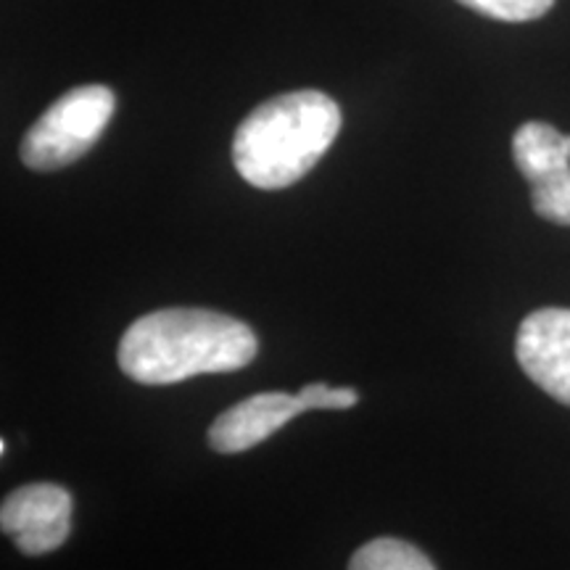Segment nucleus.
I'll list each match as a JSON object with an SVG mask.
<instances>
[{
  "instance_id": "20e7f679",
  "label": "nucleus",
  "mask_w": 570,
  "mask_h": 570,
  "mask_svg": "<svg viewBox=\"0 0 570 570\" xmlns=\"http://www.w3.org/2000/svg\"><path fill=\"white\" fill-rule=\"evenodd\" d=\"M512 159L531 185L541 219L570 227V135L547 122H525L512 135Z\"/></svg>"
},
{
  "instance_id": "7ed1b4c3",
  "label": "nucleus",
  "mask_w": 570,
  "mask_h": 570,
  "mask_svg": "<svg viewBox=\"0 0 570 570\" xmlns=\"http://www.w3.org/2000/svg\"><path fill=\"white\" fill-rule=\"evenodd\" d=\"M114 109L117 96L106 85H82L63 92L27 130L19 148L21 161L35 173L69 167L101 140Z\"/></svg>"
},
{
  "instance_id": "9d476101",
  "label": "nucleus",
  "mask_w": 570,
  "mask_h": 570,
  "mask_svg": "<svg viewBox=\"0 0 570 570\" xmlns=\"http://www.w3.org/2000/svg\"><path fill=\"white\" fill-rule=\"evenodd\" d=\"M298 399L306 404V410H348L356 404L354 389H336L325 386V383H309L298 391Z\"/></svg>"
},
{
  "instance_id": "1a4fd4ad",
  "label": "nucleus",
  "mask_w": 570,
  "mask_h": 570,
  "mask_svg": "<svg viewBox=\"0 0 570 570\" xmlns=\"http://www.w3.org/2000/svg\"><path fill=\"white\" fill-rule=\"evenodd\" d=\"M458 3L497 21H531L544 17L554 0H458Z\"/></svg>"
},
{
  "instance_id": "f03ea898",
  "label": "nucleus",
  "mask_w": 570,
  "mask_h": 570,
  "mask_svg": "<svg viewBox=\"0 0 570 570\" xmlns=\"http://www.w3.org/2000/svg\"><path fill=\"white\" fill-rule=\"evenodd\" d=\"M341 130V109L320 90H294L259 104L240 122L233 161L248 185L283 190L302 180Z\"/></svg>"
},
{
  "instance_id": "f257e3e1",
  "label": "nucleus",
  "mask_w": 570,
  "mask_h": 570,
  "mask_svg": "<svg viewBox=\"0 0 570 570\" xmlns=\"http://www.w3.org/2000/svg\"><path fill=\"white\" fill-rule=\"evenodd\" d=\"M259 341L240 320L212 309H159L135 320L119 344V367L142 386H173L252 365Z\"/></svg>"
},
{
  "instance_id": "423d86ee",
  "label": "nucleus",
  "mask_w": 570,
  "mask_h": 570,
  "mask_svg": "<svg viewBox=\"0 0 570 570\" xmlns=\"http://www.w3.org/2000/svg\"><path fill=\"white\" fill-rule=\"evenodd\" d=\"M515 356L541 391L570 407V309L531 312L518 327Z\"/></svg>"
},
{
  "instance_id": "39448f33",
  "label": "nucleus",
  "mask_w": 570,
  "mask_h": 570,
  "mask_svg": "<svg viewBox=\"0 0 570 570\" xmlns=\"http://www.w3.org/2000/svg\"><path fill=\"white\" fill-rule=\"evenodd\" d=\"M71 494L56 483H30L11 491L0 504V529L19 552L40 558L59 550L71 531Z\"/></svg>"
},
{
  "instance_id": "0eeeda50",
  "label": "nucleus",
  "mask_w": 570,
  "mask_h": 570,
  "mask_svg": "<svg viewBox=\"0 0 570 570\" xmlns=\"http://www.w3.org/2000/svg\"><path fill=\"white\" fill-rule=\"evenodd\" d=\"M302 412H306V404L298 394L294 396L285 391L254 394L214 420L209 428V446L219 454L248 452Z\"/></svg>"
},
{
  "instance_id": "6e6552de",
  "label": "nucleus",
  "mask_w": 570,
  "mask_h": 570,
  "mask_svg": "<svg viewBox=\"0 0 570 570\" xmlns=\"http://www.w3.org/2000/svg\"><path fill=\"white\" fill-rule=\"evenodd\" d=\"M348 570H436L417 547L402 539H373L354 552Z\"/></svg>"
}]
</instances>
